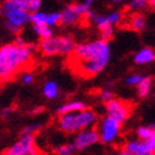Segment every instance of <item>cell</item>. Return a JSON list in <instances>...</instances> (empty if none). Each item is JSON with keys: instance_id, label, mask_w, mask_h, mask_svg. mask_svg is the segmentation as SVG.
I'll return each instance as SVG.
<instances>
[{"instance_id": "6da1fadb", "label": "cell", "mask_w": 155, "mask_h": 155, "mask_svg": "<svg viewBox=\"0 0 155 155\" xmlns=\"http://www.w3.org/2000/svg\"><path fill=\"white\" fill-rule=\"evenodd\" d=\"M110 58V48L106 41H96L76 45L72 54L68 56L69 69L81 78L95 77L106 67Z\"/></svg>"}, {"instance_id": "7a4b0ae2", "label": "cell", "mask_w": 155, "mask_h": 155, "mask_svg": "<svg viewBox=\"0 0 155 155\" xmlns=\"http://www.w3.org/2000/svg\"><path fill=\"white\" fill-rule=\"evenodd\" d=\"M33 63V48L20 38L0 47V86L12 81Z\"/></svg>"}, {"instance_id": "3957f363", "label": "cell", "mask_w": 155, "mask_h": 155, "mask_svg": "<svg viewBox=\"0 0 155 155\" xmlns=\"http://www.w3.org/2000/svg\"><path fill=\"white\" fill-rule=\"evenodd\" d=\"M39 0H9L3 5L6 17V27L12 33L17 34L20 29L30 20V15L39 12Z\"/></svg>"}, {"instance_id": "277c9868", "label": "cell", "mask_w": 155, "mask_h": 155, "mask_svg": "<svg viewBox=\"0 0 155 155\" xmlns=\"http://www.w3.org/2000/svg\"><path fill=\"white\" fill-rule=\"evenodd\" d=\"M97 116L92 110H84L80 112H72L67 115L58 116L57 125L58 127L67 134L81 133L83 130H87L88 126L94 125L96 122Z\"/></svg>"}, {"instance_id": "5b68a950", "label": "cell", "mask_w": 155, "mask_h": 155, "mask_svg": "<svg viewBox=\"0 0 155 155\" xmlns=\"http://www.w3.org/2000/svg\"><path fill=\"white\" fill-rule=\"evenodd\" d=\"M76 48L74 39L69 35L53 37L48 41H42L41 51L44 56H58V54H72Z\"/></svg>"}, {"instance_id": "8992f818", "label": "cell", "mask_w": 155, "mask_h": 155, "mask_svg": "<svg viewBox=\"0 0 155 155\" xmlns=\"http://www.w3.org/2000/svg\"><path fill=\"white\" fill-rule=\"evenodd\" d=\"M105 106H106L108 117L116 120L120 124L126 121L135 108L134 102L126 101V100H120V98H112L111 101L106 102Z\"/></svg>"}, {"instance_id": "52a82bcc", "label": "cell", "mask_w": 155, "mask_h": 155, "mask_svg": "<svg viewBox=\"0 0 155 155\" xmlns=\"http://www.w3.org/2000/svg\"><path fill=\"white\" fill-rule=\"evenodd\" d=\"M2 155H45V153H43L35 145L34 136L28 135L21 136L14 145L5 149Z\"/></svg>"}, {"instance_id": "ba28073f", "label": "cell", "mask_w": 155, "mask_h": 155, "mask_svg": "<svg viewBox=\"0 0 155 155\" xmlns=\"http://www.w3.org/2000/svg\"><path fill=\"white\" fill-rule=\"evenodd\" d=\"M96 129L100 134V140L107 144V143H112L119 136L121 124L107 116V117H105L100 122V125Z\"/></svg>"}, {"instance_id": "9c48e42d", "label": "cell", "mask_w": 155, "mask_h": 155, "mask_svg": "<svg viewBox=\"0 0 155 155\" xmlns=\"http://www.w3.org/2000/svg\"><path fill=\"white\" fill-rule=\"evenodd\" d=\"M100 140V134L96 127L94 129H87L83 130L81 133H78L74 137V146L77 150H82L86 149L88 146L96 144Z\"/></svg>"}, {"instance_id": "30bf717a", "label": "cell", "mask_w": 155, "mask_h": 155, "mask_svg": "<svg viewBox=\"0 0 155 155\" xmlns=\"http://www.w3.org/2000/svg\"><path fill=\"white\" fill-rule=\"evenodd\" d=\"M121 24H125L124 28L140 32V30H143L145 27V18L140 13H131L125 21H121Z\"/></svg>"}, {"instance_id": "8fae6325", "label": "cell", "mask_w": 155, "mask_h": 155, "mask_svg": "<svg viewBox=\"0 0 155 155\" xmlns=\"http://www.w3.org/2000/svg\"><path fill=\"white\" fill-rule=\"evenodd\" d=\"M125 151L133 154V155H141V154H149L153 153L150 146L146 141H130L124 145Z\"/></svg>"}, {"instance_id": "7c38bea8", "label": "cell", "mask_w": 155, "mask_h": 155, "mask_svg": "<svg viewBox=\"0 0 155 155\" xmlns=\"http://www.w3.org/2000/svg\"><path fill=\"white\" fill-rule=\"evenodd\" d=\"M95 20H96V24L98 25L102 41L107 42L108 39H111L112 35H114V27H112L111 23L108 21L107 17H96Z\"/></svg>"}, {"instance_id": "4fadbf2b", "label": "cell", "mask_w": 155, "mask_h": 155, "mask_svg": "<svg viewBox=\"0 0 155 155\" xmlns=\"http://www.w3.org/2000/svg\"><path fill=\"white\" fill-rule=\"evenodd\" d=\"M84 110H87V106L84 105L83 102L72 101V102H67L64 105H62L57 110V115L62 116V115L72 114V112H80V111H84Z\"/></svg>"}, {"instance_id": "5bb4252c", "label": "cell", "mask_w": 155, "mask_h": 155, "mask_svg": "<svg viewBox=\"0 0 155 155\" xmlns=\"http://www.w3.org/2000/svg\"><path fill=\"white\" fill-rule=\"evenodd\" d=\"M154 59H155V49L151 48H144L135 56L136 63H146V62H151Z\"/></svg>"}, {"instance_id": "9a60e30c", "label": "cell", "mask_w": 155, "mask_h": 155, "mask_svg": "<svg viewBox=\"0 0 155 155\" xmlns=\"http://www.w3.org/2000/svg\"><path fill=\"white\" fill-rule=\"evenodd\" d=\"M30 21L33 23L34 27H43L47 25V13L37 12L34 14L30 15ZM48 27V25H47Z\"/></svg>"}, {"instance_id": "2e32d148", "label": "cell", "mask_w": 155, "mask_h": 155, "mask_svg": "<svg viewBox=\"0 0 155 155\" xmlns=\"http://www.w3.org/2000/svg\"><path fill=\"white\" fill-rule=\"evenodd\" d=\"M43 94L47 98H56L58 96V86L56 82H47L43 88Z\"/></svg>"}, {"instance_id": "e0dca14e", "label": "cell", "mask_w": 155, "mask_h": 155, "mask_svg": "<svg viewBox=\"0 0 155 155\" xmlns=\"http://www.w3.org/2000/svg\"><path fill=\"white\" fill-rule=\"evenodd\" d=\"M76 150L77 148L74 146V144H63L54 149V153L57 155H73Z\"/></svg>"}, {"instance_id": "ac0fdd59", "label": "cell", "mask_w": 155, "mask_h": 155, "mask_svg": "<svg viewBox=\"0 0 155 155\" xmlns=\"http://www.w3.org/2000/svg\"><path fill=\"white\" fill-rule=\"evenodd\" d=\"M34 32L42 38V41H48L51 39L52 37V29L51 27H47V25H43V27H34Z\"/></svg>"}, {"instance_id": "d6986e66", "label": "cell", "mask_w": 155, "mask_h": 155, "mask_svg": "<svg viewBox=\"0 0 155 155\" xmlns=\"http://www.w3.org/2000/svg\"><path fill=\"white\" fill-rule=\"evenodd\" d=\"M151 78L150 77H146V78H143V81L137 84L139 87V96L140 97H145L148 95V92L150 90V86H151Z\"/></svg>"}, {"instance_id": "ffe728a7", "label": "cell", "mask_w": 155, "mask_h": 155, "mask_svg": "<svg viewBox=\"0 0 155 155\" xmlns=\"http://www.w3.org/2000/svg\"><path fill=\"white\" fill-rule=\"evenodd\" d=\"M154 133H155V126H153V127H140L137 130V136L140 137L141 140L148 141L149 139L153 137Z\"/></svg>"}, {"instance_id": "44dd1931", "label": "cell", "mask_w": 155, "mask_h": 155, "mask_svg": "<svg viewBox=\"0 0 155 155\" xmlns=\"http://www.w3.org/2000/svg\"><path fill=\"white\" fill-rule=\"evenodd\" d=\"M62 23V13H52V14H47V25L52 27V25H57Z\"/></svg>"}, {"instance_id": "7402d4cb", "label": "cell", "mask_w": 155, "mask_h": 155, "mask_svg": "<svg viewBox=\"0 0 155 155\" xmlns=\"http://www.w3.org/2000/svg\"><path fill=\"white\" fill-rule=\"evenodd\" d=\"M41 127V125H32V126H27L21 130V136H28V135H33L34 136V133Z\"/></svg>"}, {"instance_id": "603a6c76", "label": "cell", "mask_w": 155, "mask_h": 155, "mask_svg": "<svg viewBox=\"0 0 155 155\" xmlns=\"http://www.w3.org/2000/svg\"><path fill=\"white\" fill-rule=\"evenodd\" d=\"M107 19L112 25L114 24H119V23L122 20V15H121V13H112L111 15H108Z\"/></svg>"}, {"instance_id": "cb8c5ba5", "label": "cell", "mask_w": 155, "mask_h": 155, "mask_svg": "<svg viewBox=\"0 0 155 155\" xmlns=\"http://www.w3.org/2000/svg\"><path fill=\"white\" fill-rule=\"evenodd\" d=\"M141 81H143V78L139 74L131 76V77H129V78H127V83H130V84H139Z\"/></svg>"}, {"instance_id": "d4e9b609", "label": "cell", "mask_w": 155, "mask_h": 155, "mask_svg": "<svg viewBox=\"0 0 155 155\" xmlns=\"http://www.w3.org/2000/svg\"><path fill=\"white\" fill-rule=\"evenodd\" d=\"M100 96H101V98L104 100L105 102H108V101H111V100L114 98V95L111 94L110 91H102V92H101V95H100Z\"/></svg>"}, {"instance_id": "484cf974", "label": "cell", "mask_w": 155, "mask_h": 155, "mask_svg": "<svg viewBox=\"0 0 155 155\" xmlns=\"http://www.w3.org/2000/svg\"><path fill=\"white\" fill-rule=\"evenodd\" d=\"M23 82H24L25 84H29V83H32L33 82V76L30 74V73H25L24 76H23Z\"/></svg>"}, {"instance_id": "4316f807", "label": "cell", "mask_w": 155, "mask_h": 155, "mask_svg": "<svg viewBox=\"0 0 155 155\" xmlns=\"http://www.w3.org/2000/svg\"><path fill=\"white\" fill-rule=\"evenodd\" d=\"M146 5H148L146 2H133L130 4L131 8H143V6H146Z\"/></svg>"}, {"instance_id": "83f0119b", "label": "cell", "mask_w": 155, "mask_h": 155, "mask_svg": "<svg viewBox=\"0 0 155 155\" xmlns=\"http://www.w3.org/2000/svg\"><path fill=\"white\" fill-rule=\"evenodd\" d=\"M146 143H148V145L150 146V149H151V151H153V153H155V133H154L153 137H151V139H149V140H148V141H146Z\"/></svg>"}, {"instance_id": "f1b7e54d", "label": "cell", "mask_w": 155, "mask_h": 155, "mask_svg": "<svg viewBox=\"0 0 155 155\" xmlns=\"http://www.w3.org/2000/svg\"><path fill=\"white\" fill-rule=\"evenodd\" d=\"M119 155H133V154H130V153H127V151H125V150H124V151H121Z\"/></svg>"}, {"instance_id": "f546056e", "label": "cell", "mask_w": 155, "mask_h": 155, "mask_svg": "<svg viewBox=\"0 0 155 155\" xmlns=\"http://www.w3.org/2000/svg\"><path fill=\"white\" fill-rule=\"evenodd\" d=\"M141 155H155V153H149V154H141Z\"/></svg>"}, {"instance_id": "4dcf8cb0", "label": "cell", "mask_w": 155, "mask_h": 155, "mask_svg": "<svg viewBox=\"0 0 155 155\" xmlns=\"http://www.w3.org/2000/svg\"><path fill=\"white\" fill-rule=\"evenodd\" d=\"M2 12H3V9H2V8H0V14H2Z\"/></svg>"}]
</instances>
